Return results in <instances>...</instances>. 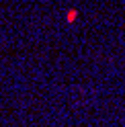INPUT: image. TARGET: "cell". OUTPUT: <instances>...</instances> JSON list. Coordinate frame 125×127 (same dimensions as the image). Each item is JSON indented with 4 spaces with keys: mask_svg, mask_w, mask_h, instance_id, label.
I'll return each mask as SVG.
<instances>
[{
    "mask_svg": "<svg viewBox=\"0 0 125 127\" xmlns=\"http://www.w3.org/2000/svg\"><path fill=\"white\" fill-rule=\"evenodd\" d=\"M76 19V10H70V13H68V21H74Z\"/></svg>",
    "mask_w": 125,
    "mask_h": 127,
    "instance_id": "obj_1",
    "label": "cell"
}]
</instances>
